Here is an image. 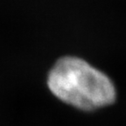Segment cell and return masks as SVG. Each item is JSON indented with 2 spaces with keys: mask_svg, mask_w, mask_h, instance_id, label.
<instances>
[{
  "mask_svg": "<svg viewBox=\"0 0 126 126\" xmlns=\"http://www.w3.org/2000/svg\"><path fill=\"white\" fill-rule=\"evenodd\" d=\"M47 85L60 101L86 112L110 106L116 99V87L110 76L75 55L62 56L53 63Z\"/></svg>",
  "mask_w": 126,
  "mask_h": 126,
  "instance_id": "6da1fadb",
  "label": "cell"
}]
</instances>
